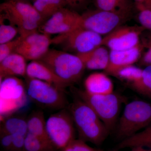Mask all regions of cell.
<instances>
[{
    "label": "cell",
    "instance_id": "1",
    "mask_svg": "<svg viewBox=\"0 0 151 151\" xmlns=\"http://www.w3.org/2000/svg\"><path fill=\"white\" fill-rule=\"evenodd\" d=\"M69 111L80 139L100 145L110 131L92 108L80 98L70 105Z\"/></svg>",
    "mask_w": 151,
    "mask_h": 151
},
{
    "label": "cell",
    "instance_id": "2",
    "mask_svg": "<svg viewBox=\"0 0 151 151\" xmlns=\"http://www.w3.org/2000/svg\"><path fill=\"white\" fill-rule=\"evenodd\" d=\"M1 16L15 26L19 35L37 31L44 22L33 4L26 0H7L0 5Z\"/></svg>",
    "mask_w": 151,
    "mask_h": 151
},
{
    "label": "cell",
    "instance_id": "3",
    "mask_svg": "<svg viewBox=\"0 0 151 151\" xmlns=\"http://www.w3.org/2000/svg\"><path fill=\"white\" fill-rule=\"evenodd\" d=\"M39 60L69 85L79 81L86 69L78 55L62 50L49 49Z\"/></svg>",
    "mask_w": 151,
    "mask_h": 151
},
{
    "label": "cell",
    "instance_id": "4",
    "mask_svg": "<svg viewBox=\"0 0 151 151\" xmlns=\"http://www.w3.org/2000/svg\"><path fill=\"white\" fill-rule=\"evenodd\" d=\"M151 124V104L135 100L125 106L119 119L117 136L122 140L140 132Z\"/></svg>",
    "mask_w": 151,
    "mask_h": 151
},
{
    "label": "cell",
    "instance_id": "5",
    "mask_svg": "<svg viewBox=\"0 0 151 151\" xmlns=\"http://www.w3.org/2000/svg\"><path fill=\"white\" fill-rule=\"evenodd\" d=\"M78 97L89 105L110 131L115 127L124 99L115 93L105 95H92L77 90Z\"/></svg>",
    "mask_w": 151,
    "mask_h": 151
},
{
    "label": "cell",
    "instance_id": "6",
    "mask_svg": "<svg viewBox=\"0 0 151 151\" xmlns=\"http://www.w3.org/2000/svg\"><path fill=\"white\" fill-rule=\"evenodd\" d=\"M0 116L1 122L11 116L27 103L25 83L18 77L0 79Z\"/></svg>",
    "mask_w": 151,
    "mask_h": 151
},
{
    "label": "cell",
    "instance_id": "7",
    "mask_svg": "<svg viewBox=\"0 0 151 151\" xmlns=\"http://www.w3.org/2000/svg\"><path fill=\"white\" fill-rule=\"evenodd\" d=\"M103 39L102 36L91 31L76 28L52 39V44L59 46L63 51L78 55L88 52L102 45Z\"/></svg>",
    "mask_w": 151,
    "mask_h": 151
},
{
    "label": "cell",
    "instance_id": "8",
    "mask_svg": "<svg viewBox=\"0 0 151 151\" xmlns=\"http://www.w3.org/2000/svg\"><path fill=\"white\" fill-rule=\"evenodd\" d=\"M131 19L130 17L96 9L80 14L76 28L89 30L104 37Z\"/></svg>",
    "mask_w": 151,
    "mask_h": 151
},
{
    "label": "cell",
    "instance_id": "9",
    "mask_svg": "<svg viewBox=\"0 0 151 151\" xmlns=\"http://www.w3.org/2000/svg\"><path fill=\"white\" fill-rule=\"evenodd\" d=\"M75 126L69 111L65 109L52 114L46 120V131L52 145L62 150L75 139Z\"/></svg>",
    "mask_w": 151,
    "mask_h": 151
},
{
    "label": "cell",
    "instance_id": "10",
    "mask_svg": "<svg viewBox=\"0 0 151 151\" xmlns=\"http://www.w3.org/2000/svg\"><path fill=\"white\" fill-rule=\"evenodd\" d=\"M25 84L28 97L39 105L59 110L65 107L67 102L63 89L45 81L27 77Z\"/></svg>",
    "mask_w": 151,
    "mask_h": 151
},
{
    "label": "cell",
    "instance_id": "11",
    "mask_svg": "<svg viewBox=\"0 0 151 151\" xmlns=\"http://www.w3.org/2000/svg\"><path fill=\"white\" fill-rule=\"evenodd\" d=\"M145 30L140 25H122L103 37L102 45L110 50H122L133 48L140 43L141 36Z\"/></svg>",
    "mask_w": 151,
    "mask_h": 151
},
{
    "label": "cell",
    "instance_id": "12",
    "mask_svg": "<svg viewBox=\"0 0 151 151\" xmlns=\"http://www.w3.org/2000/svg\"><path fill=\"white\" fill-rule=\"evenodd\" d=\"M51 44L50 36L37 31L23 37L15 52L27 60H39L46 54Z\"/></svg>",
    "mask_w": 151,
    "mask_h": 151
},
{
    "label": "cell",
    "instance_id": "13",
    "mask_svg": "<svg viewBox=\"0 0 151 151\" xmlns=\"http://www.w3.org/2000/svg\"><path fill=\"white\" fill-rule=\"evenodd\" d=\"M79 15L78 12L64 8L45 21L40 29L49 36L66 33L77 27Z\"/></svg>",
    "mask_w": 151,
    "mask_h": 151
},
{
    "label": "cell",
    "instance_id": "14",
    "mask_svg": "<svg viewBox=\"0 0 151 151\" xmlns=\"http://www.w3.org/2000/svg\"><path fill=\"white\" fill-rule=\"evenodd\" d=\"M143 50L141 43L129 49L110 50L109 65L104 72L108 75L113 76L122 68L134 65L139 62Z\"/></svg>",
    "mask_w": 151,
    "mask_h": 151
},
{
    "label": "cell",
    "instance_id": "15",
    "mask_svg": "<svg viewBox=\"0 0 151 151\" xmlns=\"http://www.w3.org/2000/svg\"><path fill=\"white\" fill-rule=\"evenodd\" d=\"M26 77L45 81L63 90L69 86L40 60L30 61L27 64Z\"/></svg>",
    "mask_w": 151,
    "mask_h": 151
},
{
    "label": "cell",
    "instance_id": "16",
    "mask_svg": "<svg viewBox=\"0 0 151 151\" xmlns=\"http://www.w3.org/2000/svg\"><path fill=\"white\" fill-rule=\"evenodd\" d=\"M84 91L92 95H105L114 92V84L105 72H94L89 74L84 81Z\"/></svg>",
    "mask_w": 151,
    "mask_h": 151
},
{
    "label": "cell",
    "instance_id": "17",
    "mask_svg": "<svg viewBox=\"0 0 151 151\" xmlns=\"http://www.w3.org/2000/svg\"><path fill=\"white\" fill-rule=\"evenodd\" d=\"M110 53L107 47L101 45L91 51L76 55L80 58L86 69L105 71L109 65Z\"/></svg>",
    "mask_w": 151,
    "mask_h": 151
},
{
    "label": "cell",
    "instance_id": "18",
    "mask_svg": "<svg viewBox=\"0 0 151 151\" xmlns=\"http://www.w3.org/2000/svg\"><path fill=\"white\" fill-rule=\"evenodd\" d=\"M27 60L20 54L14 52L0 61V79L10 76H26Z\"/></svg>",
    "mask_w": 151,
    "mask_h": 151
},
{
    "label": "cell",
    "instance_id": "19",
    "mask_svg": "<svg viewBox=\"0 0 151 151\" xmlns=\"http://www.w3.org/2000/svg\"><path fill=\"white\" fill-rule=\"evenodd\" d=\"M96 9L132 18L135 13L133 0H93Z\"/></svg>",
    "mask_w": 151,
    "mask_h": 151
},
{
    "label": "cell",
    "instance_id": "20",
    "mask_svg": "<svg viewBox=\"0 0 151 151\" xmlns=\"http://www.w3.org/2000/svg\"><path fill=\"white\" fill-rule=\"evenodd\" d=\"M28 133L50 142L46 131V120L41 111H35L27 119Z\"/></svg>",
    "mask_w": 151,
    "mask_h": 151
},
{
    "label": "cell",
    "instance_id": "21",
    "mask_svg": "<svg viewBox=\"0 0 151 151\" xmlns=\"http://www.w3.org/2000/svg\"><path fill=\"white\" fill-rule=\"evenodd\" d=\"M33 5L44 22L67 6L64 0H34Z\"/></svg>",
    "mask_w": 151,
    "mask_h": 151
},
{
    "label": "cell",
    "instance_id": "22",
    "mask_svg": "<svg viewBox=\"0 0 151 151\" xmlns=\"http://www.w3.org/2000/svg\"><path fill=\"white\" fill-rule=\"evenodd\" d=\"M137 146L151 147V124L135 134L122 140L118 144L117 148L131 149Z\"/></svg>",
    "mask_w": 151,
    "mask_h": 151
},
{
    "label": "cell",
    "instance_id": "23",
    "mask_svg": "<svg viewBox=\"0 0 151 151\" xmlns=\"http://www.w3.org/2000/svg\"><path fill=\"white\" fill-rule=\"evenodd\" d=\"M1 122V133H6L11 135L27 134V123L26 119L20 117L10 116Z\"/></svg>",
    "mask_w": 151,
    "mask_h": 151
},
{
    "label": "cell",
    "instance_id": "24",
    "mask_svg": "<svg viewBox=\"0 0 151 151\" xmlns=\"http://www.w3.org/2000/svg\"><path fill=\"white\" fill-rule=\"evenodd\" d=\"M143 69L134 65L121 68L113 76L125 81L129 86L139 81L142 75Z\"/></svg>",
    "mask_w": 151,
    "mask_h": 151
},
{
    "label": "cell",
    "instance_id": "25",
    "mask_svg": "<svg viewBox=\"0 0 151 151\" xmlns=\"http://www.w3.org/2000/svg\"><path fill=\"white\" fill-rule=\"evenodd\" d=\"M130 86L139 94L151 99V65L144 68L139 81Z\"/></svg>",
    "mask_w": 151,
    "mask_h": 151
},
{
    "label": "cell",
    "instance_id": "26",
    "mask_svg": "<svg viewBox=\"0 0 151 151\" xmlns=\"http://www.w3.org/2000/svg\"><path fill=\"white\" fill-rule=\"evenodd\" d=\"M54 148L48 141L29 133L26 136L24 151H50Z\"/></svg>",
    "mask_w": 151,
    "mask_h": 151
},
{
    "label": "cell",
    "instance_id": "27",
    "mask_svg": "<svg viewBox=\"0 0 151 151\" xmlns=\"http://www.w3.org/2000/svg\"><path fill=\"white\" fill-rule=\"evenodd\" d=\"M143 50L139 60V65L145 67L151 65V32L145 30L141 36Z\"/></svg>",
    "mask_w": 151,
    "mask_h": 151
},
{
    "label": "cell",
    "instance_id": "28",
    "mask_svg": "<svg viewBox=\"0 0 151 151\" xmlns=\"http://www.w3.org/2000/svg\"><path fill=\"white\" fill-rule=\"evenodd\" d=\"M9 22V24H6L3 19L0 18V44L12 40L16 37L18 34L19 35L17 28Z\"/></svg>",
    "mask_w": 151,
    "mask_h": 151
},
{
    "label": "cell",
    "instance_id": "29",
    "mask_svg": "<svg viewBox=\"0 0 151 151\" xmlns=\"http://www.w3.org/2000/svg\"><path fill=\"white\" fill-rule=\"evenodd\" d=\"M135 13L140 25L151 32V8L135 5Z\"/></svg>",
    "mask_w": 151,
    "mask_h": 151
},
{
    "label": "cell",
    "instance_id": "30",
    "mask_svg": "<svg viewBox=\"0 0 151 151\" xmlns=\"http://www.w3.org/2000/svg\"><path fill=\"white\" fill-rule=\"evenodd\" d=\"M23 37L19 35L12 40L0 44V61L15 52Z\"/></svg>",
    "mask_w": 151,
    "mask_h": 151
},
{
    "label": "cell",
    "instance_id": "31",
    "mask_svg": "<svg viewBox=\"0 0 151 151\" xmlns=\"http://www.w3.org/2000/svg\"><path fill=\"white\" fill-rule=\"evenodd\" d=\"M95 149L89 146L86 142L78 139L73 140L61 151H97Z\"/></svg>",
    "mask_w": 151,
    "mask_h": 151
},
{
    "label": "cell",
    "instance_id": "32",
    "mask_svg": "<svg viewBox=\"0 0 151 151\" xmlns=\"http://www.w3.org/2000/svg\"><path fill=\"white\" fill-rule=\"evenodd\" d=\"M66 5L72 10L78 12L86 8L90 0H64Z\"/></svg>",
    "mask_w": 151,
    "mask_h": 151
},
{
    "label": "cell",
    "instance_id": "33",
    "mask_svg": "<svg viewBox=\"0 0 151 151\" xmlns=\"http://www.w3.org/2000/svg\"><path fill=\"white\" fill-rule=\"evenodd\" d=\"M12 137V151H24L25 139L26 135L15 134Z\"/></svg>",
    "mask_w": 151,
    "mask_h": 151
},
{
    "label": "cell",
    "instance_id": "34",
    "mask_svg": "<svg viewBox=\"0 0 151 151\" xmlns=\"http://www.w3.org/2000/svg\"><path fill=\"white\" fill-rule=\"evenodd\" d=\"M1 144L2 147L7 151H12V135L1 133Z\"/></svg>",
    "mask_w": 151,
    "mask_h": 151
},
{
    "label": "cell",
    "instance_id": "35",
    "mask_svg": "<svg viewBox=\"0 0 151 151\" xmlns=\"http://www.w3.org/2000/svg\"><path fill=\"white\" fill-rule=\"evenodd\" d=\"M135 5L151 8V0H133Z\"/></svg>",
    "mask_w": 151,
    "mask_h": 151
},
{
    "label": "cell",
    "instance_id": "36",
    "mask_svg": "<svg viewBox=\"0 0 151 151\" xmlns=\"http://www.w3.org/2000/svg\"><path fill=\"white\" fill-rule=\"evenodd\" d=\"M131 149V151H151V147L144 146H137L132 147Z\"/></svg>",
    "mask_w": 151,
    "mask_h": 151
},
{
    "label": "cell",
    "instance_id": "37",
    "mask_svg": "<svg viewBox=\"0 0 151 151\" xmlns=\"http://www.w3.org/2000/svg\"><path fill=\"white\" fill-rule=\"evenodd\" d=\"M97 151H106V150H97Z\"/></svg>",
    "mask_w": 151,
    "mask_h": 151
}]
</instances>
